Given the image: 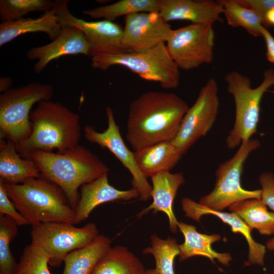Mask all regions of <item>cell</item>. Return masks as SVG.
<instances>
[{
    "label": "cell",
    "instance_id": "obj_1",
    "mask_svg": "<svg viewBox=\"0 0 274 274\" xmlns=\"http://www.w3.org/2000/svg\"><path fill=\"white\" fill-rule=\"evenodd\" d=\"M189 107L175 93L149 91L129 106L126 139L134 151L176 137Z\"/></svg>",
    "mask_w": 274,
    "mask_h": 274
},
{
    "label": "cell",
    "instance_id": "obj_2",
    "mask_svg": "<svg viewBox=\"0 0 274 274\" xmlns=\"http://www.w3.org/2000/svg\"><path fill=\"white\" fill-rule=\"evenodd\" d=\"M26 158L35 162L41 177L63 191L74 210L80 198L79 188L109 171L95 154L79 144L60 153L33 151Z\"/></svg>",
    "mask_w": 274,
    "mask_h": 274
},
{
    "label": "cell",
    "instance_id": "obj_3",
    "mask_svg": "<svg viewBox=\"0 0 274 274\" xmlns=\"http://www.w3.org/2000/svg\"><path fill=\"white\" fill-rule=\"evenodd\" d=\"M31 132L25 140L15 144L19 154L26 158L39 150L64 152L78 145L81 137L80 116L59 102L44 100L30 113Z\"/></svg>",
    "mask_w": 274,
    "mask_h": 274
},
{
    "label": "cell",
    "instance_id": "obj_4",
    "mask_svg": "<svg viewBox=\"0 0 274 274\" xmlns=\"http://www.w3.org/2000/svg\"><path fill=\"white\" fill-rule=\"evenodd\" d=\"M3 183L16 209L32 226L49 222L77 224L75 210L55 183L41 176L19 184Z\"/></svg>",
    "mask_w": 274,
    "mask_h": 274
},
{
    "label": "cell",
    "instance_id": "obj_5",
    "mask_svg": "<svg viewBox=\"0 0 274 274\" xmlns=\"http://www.w3.org/2000/svg\"><path fill=\"white\" fill-rule=\"evenodd\" d=\"M224 80L227 92L232 96L235 106L234 122L226 139L227 147L233 149L251 139L256 133L262 98L274 85V69L265 70L261 83L255 88L252 87L248 76L236 71L228 73Z\"/></svg>",
    "mask_w": 274,
    "mask_h": 274
},
{
    "label": "cell",
    "instance_id": "obj_6",
    "mask_svg": "<svg viewBox=\"0 0 274 274\" xmlns=\"http://www.w3.org/2000/svg\"><path fill=\"white\" fill-rule=\"evenodd\" d=\"M91 61L93 68L101 71L122 66L144 80L158 83L164 89H175L179 84V68L165 43L142 51L97 55L91 57Z\"/></svg>",
    "mask_w": 274,
    "mask_h": 274
},
{
    "label": "cell",
    "instance_id": "obj_7",
    "mask_svg": "<svg viewBox=\"0 0 274 274\" xmlns=\"http://www.w3.org/2000/svg\"><path fill=\"white\" fill-rule=\"evenodd\" d=\"M52 86L34 82L10 88L0 95V139L16 144L26 139L31 132L30 110L36 103L50 100Z\"/></svg>",
    "mask_w": 274,
    "mask_h": 274
},
{
    "label": "cell",
    "instance_id": "obj_8",
    "mask_svg": "<svg viewBox=\"0 0 274 274\" xmlns=\"http://www.w3.org/2000/svg\"><path fill=\"white\" fill-rule=\"evenodd\" d=\"M260 146L259 141L255 139L242 143L231 158L219 164L215 172L213 189L201 197L199 203L212 210L222 211L238 201L260 198L261 189L246 190L242 187L241 182L247 159Z\"/></svg>",
    "mask_w": 274,
    "mask_h": 274
},
{
    "label": "cell",
    "instance_id": "obj_9",
    "mask_svg": "<svg viewBox=\"0 0 274 274\" xmlns=\"http://www.w3.org/2000/svg\"><path fill=\"white\" fill-rule=\"evenodd\" d=\"M31 243L49 256V264L57 267L70 252L86 246L99 234L96 225L89 223L81 227L63 222H49L33 226Z\"/></svg>",
    "mask_w": 274,
    "mask_h": 274
},
{
    "label": "cell",
    "instance_id": "obj_10",
    "mask_svg": "<svg viewBox=\"0 0 274 274\" xmlns=\"http://www.w3.org/2000/svg\"><path fill=\"white\" fill-rule=\"evenodd\" d=\"M213 26L191 23L173 29L166 45L179 69L188 71L212 62L215 45Z\"/></svg>",
    "mask_w": 274,
    "mask_h": 274
},
{
    "label": "cell",
    "instance_id": "obj_11",
    "mask_svg": "<svg viewBox=\"0 0 274 274\" xmlns=\"http://www.w3.org/2000/svg\"><path fill=\"white\" fill-rule=\"evenodd\" d=\"M219 106L217 82L211 77L201 88L193 105L189 108L176 137L172 142L183 155L212 129Z\"/></svg>",
    "mask_w": 274,
    "mask_h": 274
},
{
    "label": "cell",
    "instance_id": "obj_12",
    "mask_svg": "<svg viewBox=\"0 0 274 274\" xmlns=\"http://www.w3.org/2000/svg\"><path fill=\"white\" fill-rule=\"evenodd\" d=\"M68 1L54 2L53 9L61 27L69 26L80 30L90 45V56L125 52L123 46V28L107 20L88 21L74 16L69 11Z\"/></svg>",
    "mask_w": 274,
    "mask_h": 274
},
{
    "label": "cell",
    "instance_id": "obj_13",
    "mask_svg": "<svg viewBox=\"0 0 274 274\" xmlns=\"http://www.w3.org/2000/svg\"><path fill=\"white\" fill-rule=\"evenodd\" d=\"M108 127L102 132H98L89 125L84 127L85 138L88 142L96 144L102 148L108 149L129 172L131 176L132 188L139 193L140 198L147 201L151 197L152 186L139 168L134 156L124 143L117 125L111 108L106 110Z\"/></svg>",
    "mask_w": 274,
    "mask_h": 274
},
{
    "label": "cell",
    "instance_id": "obj_14",
    "mask_svg": "<svg viewBox=\"0 0 274 274\" xmlns=\"http://www.w3.org/2000/svg\"><path fill=\"white\" fill-rule=\"evenodd\" d=\"M173 29L159 12H141L124 18L123 46L125 51L139 52L165 43Z\"/></svg>",
    "mask_w": 274,
    "mask_h": 274
},
{
    "label": "cell",
    "instance_id": "obj_15",
    "mask_svg": "<svg viewBox=\"0 0 274 274\" xmlns=\"http://www.w3.org/2000/svg\"><path fill=\"white\" fill-rule=\"evenodd\" d=\"M78 54L90 56V45L80 30L65 26L62 27L59 36L50 43L30 48L26 53V57L29 60H37L34 70L39 74L54 59Z\"/></svg>",
    "mask_w": 274,
    "mask_h": 274
},
{
    "label": "cell",
    "instance_id": "obj_16",
    "mask_svg": "<svg viewBox=\"0 0 274 274\" xmlns=\"http://www.w3.org/2000/svg\"><path fill=\"white\" fill-rule=\"evenodd\" d=\"M181 204L185 216L188 218L199 221L202 216L211 215L229 225L233 233L241 234L246 239L249 247L248 260L245 262V266L264 265L266 247L254 241L251 233L253 229L235 213L212 210L187 197L182 199Z\"/></svg>",
    "mask_w": 274,
    "mask_h": 274
},
{
    "label": "cell",
    "instance_id": "obj_17",
    "mask_svg": "<svg viewBox=\"0 0 274 274\" xmlns=\"http://www.w3.org/2000/svg\"><path fill=\"white\" fill-rule=\"evenodd\" d=\"M159 12L167 22L187 20L193 24H214L223 20L219 1L160 0Z\"/></svg>",
    "mask_w": 274,
    "mask_h": 274
},
{
    "label": "cell",
    "instance_id": "obj_18",
    "mask_svg": "<svg viewBox=\"0 0 274 274\" xmlns=\"http://www.w3.org/2000/svg\"><path fill=\"white\" fill-rule=\"evenodd\" d=\"M140 197L139 192L132 188L126 190L115 188L109 183L108 173L83 185L75 209L76 224L85 220L98 206L117 200L128 201Z\"/></svg>",
    "mask_w": 274,
    "mask_h": 274
},
{
    "label": "cell",
    "instance_id": "obj_19",
    "mask_svg": "<svg viewBox=\"0 0 274 274\" xmlns=\"http://www.w3.org/2000/svg\"><path fill=\"white\" fill-rule=\"evenodd\" d=\"M152 203L138 214L141 217L147 212H162L167 216L170 231L176 233L178 230L179 222L173 210L174 202L179 188L184 184L185 179L181 172L171 173L163 172L152 177Z\"/></svg>",
    "mask_w": 274,
    "mask_h": 274
},
{
    "label": "cell",
    "instance_id": "obj_20",
    "mask_svg": "<svg viewBox=\"0 0 274 274\" xmlns=\"http://www.w3.org/2000/svg\"><path fill=\"white\" fill-rule=\"evenodd\" d=\"M179 230L184 237V243L180 245L179 260L183 261L194 256L207 257L212 261L217 259L221 264L227 266L232 260L228 253H218L212 245L220 240L218 234H206L198 232L195 226L179 222Z\"/></svg>",
    "mask_w": 274,
    "mask_h": 274
},
{
    "label": "cell",
    "instance_id": "obj_21",
    "mask_svg": "<svg viewBox=\"0 0 274 274\" xmlns=\"http://www.w3.org/2000/svg\"><path fill=\"white\" fill-rule=\"evenodd\" d=\"M133 153L139 168L147 178L170 172L183 155L172 142L159 143Z\"/></svg>",
    "mask_w": 274,
    "mask_h": 274
},
{
    "label": "cell",
    "instance_id": "obj_22",
    "mask_svg": "<svg viewBox=\"0 0 274 274\" xmlns=\"http://www.w3.org/2000/svg\"><path fill=\"white\" fill-rule=\"evenodd\" d=\"M41 176L35 162L22 157L10 140L0 139V180L9 184H19Z\"/></svg>",
    "mask_w": 274,
    "mask_h": 274
},
{
    "label": "cell",
    "instance_id": "obj_23",
    "mask_svg": "<svg viewBox=\"0 0 274 274\" xmlns=\"http://www.w3.org/2000/svg\"><path fill=\"white\" fill-rule=\"evenodd\" d=\"M62 27L54 10L44 12L38 18H22L0 24V46L8 43L20 35L41 32L46 33L52 41L60 34Z\"/></svg>",
    "mask_w": 274,
    "mask_h": 274
},
{
    "label": "cell",
    "instance_id": "obj_24",
    "mask_svg": "<svg viewBox=\"0 0 274 274\" xmlns=\"http://www.w3.org/2000/svg\"><path fill=\"white\" fill-rule=\"evenodd\" d=\"M111 247L110 238L99 234L88 245L66 256L62 274H92L99 261Z\"/></svg>",
    "mask_w": 274,
    "mask_h": 274
},
{
    "label": "cell",
    "instance_id": "obj_25",
    "mask_svg": "<svg viewBox=\"0 0 274 274\" xmlns=\"http://www.w3.org/2000/svg\"><path fill=\"white\" fill-rule=\"evenodd\" d=\"M252 229L263 235L274 234V212L268 210L260 198L248 199L236 202L229 207Z\"/></svg>",
    "mask_w": 274,
    "mask_h": 274
},
{
    "label": "cell",
    "instance_id": "obj_26",
    "mask_svg": "<svg viewBox=\"0 0 274 274\" xmlns=\"http://www.w3.org/2000/svg\"><path fill=\"white\" fill-rule=\"evenodd\" d=\"M140 260L125 247H111L100 259L92 274H145Z\"/></svg>",
    "mask_w": 274,
    "mask_h": 274
},
{
    "label": "cell",
    "instance_id": "obj_27",
    "mask_svg": "<svg viewBox=\"0 0 274 274\" xmlns=\"http://www.w3.org/2000/svg\"><path fill=\"white\" fill-rule=\"evenodd\" d=\"M160 0H120L113 4L83 10L92 18L114 21L119 17L141 12H159Z\"/></svg>",
    "mask_w": 274,
    "mask_h": 274
},
{
    "label": "cell",
    "instance_id": "obj_28",
    "mask_svg": "<svg viewBox=\"0 0 274 274\" xmlns=\"http://www.w3.org/2000/svg\"><path fill=\"white\" fill-rule=\"evenodd\" d=\"M228 24L232 27H242L254 37H261L263 21L254 10L245 7L236 0H219Z\"/></svg>",
    "mask_w": 274,
    "mask_h": 274
},
{
    "label": "cell",
    "instance_id": "obj_29",
    "mask_svg": "<svg viewBox=\"0 0 274 274\" xmlns=\"http://www.w3.org/2000/svg\"><path fill=\"white\" fill-rule=\"evenodd\" d=\"M180 245L175 238L162 239L156 234L151 236V246L143 253L150 254L155 261V270L159 274H175L174 261L180 254Z\"/></svg>",
    "mask_w": 274,
    "mask_h": 274
},
{
    "label": "cell",
    "instance_id": "obj_30",
    "mask_svg": "<svg viewBox=\"0 0 274 274\" xmlns=\"http://www.w3.org/2000/svg\"><path fill=\"white\" fill-rule=\"evenodd\" d=\"M18 225L10 217L0 215V273L16 274L18 264L13 256L10 244L18 233Z\"/></svg>",
    "mask_w": 274,
    "mask_h": 274
},
{
    "label": "cell",
    "instance_id": "obj_31",
    "mask_svg": "<svg viewBox=\"0 0 274 274\" xmlns=\"http://www.w3.org/2000/svg\"><path fill=\"white\" fill-rule=\"evenodd\" d=\"M53 6L50 0H1L0 18L2 22L14 21L31 12H45Z\"/></svg>",
    "mask_w": 274,
    "mask_h": 274
},
{
    "label": "cell",
    "instance_id": "obj_32",
    "mask_svg": "<svg viewBox=\"0 0 274 274\" xmlns=\"http://www.w3.org/2000/svg\"><path fill=\"white\" fill-rule=\"evenodd\" d=\"M49 261L48 254L31 243L23 250L16 274H51L48 266Z\"/></svg>",
    "mask_w": 274,
    "mask_h": 274
},
{
    "label": "cell",
    "instance_id": "obj_33",
    "mask_svg": "<svg viewBox=\"0 0 274 274\" xmlns=\"http://www.w3.org/2000/svg\"><path fill=\"white\" fill-rule=\"evenodd\" d=\"M0 215L13 219L18 226L28 225L27 221L16 209L5 190L4 183L0 181Z\"/></svg>",
    "mask_w": 274,
    "mask_h": 274
},
{
    "label": "cell",
    "instance_id": "obj_34",
    "mask_svg": "<svg viewBox=\"0 0 274 274\" xmlns=\"http://www.w3.org/2000/svg\"><path fill=\"white\" fill-rule=\"evenodd\" d=\"M259 181L261 186L260 199L274 212V175L270 172L263 173Z\"/></svg>",
    "mask_w": 274,
    "mask_h": 274
},
{
    "label": "cell",
    "instance_id": "obj_35",
    "mask_svg": "<svg viewBox=\"0 0 274 274\" xmlns=\"http://www.w3.org/2000/svg\"><path fill=\"white\" fill-rule=\"evenodd\" d=\"M241 5L252 9L261 18L264 23L265 14L269 10L274 8V0H236Z\"/></svg>",
    "mask_w": 274,
    "mask_h": 274
},
{
    "label": "cell",
    "instance_id": "obj_36",
    "mask_svg": "<svg viewBox=\"0 0 274 274\" xmlns=\"http://www.w3.org/2000/svg\"><path fill=\"white\" fill-rule=\"evenodd\" d=\"M261 33L266 45V59L269 62L274 64V37L264 26L261 28Z\"/></svg>",
    "mask_w": 274,
    "mask_h": 274
},
{
    "label": "cell",
    "instance_id": "obj_37",
    "mask_svg": "<svg viewBox=\"0 0 274 274\" xmlns=\"http://www.w3.org/2000/svg\"><path fill=\"white\" fill-rule=\"evenodd\" d=\"M12 84V79L9 77H2L0 78V92H4L10 89Z\"/></svg>",
    "mask_w": 274,
    "mask_h": 274
},
{
    "label": "cell",
    "instance_id": "obj_38",
    "mask_svg": "<svg viewBox=\"0 0 274 274\" xmlns=\"http://www.w3.org/2000/svg\"><path fill=\"white\" fill-rule=\"evenodd\" d=\"M270 26H274V8L267 11L264 17V26L268 28Z\"/></svg>",
    "mask_w": 274,
    "mask_h": 274
},
{
    "label": "cell",
    "instance_id": "obj_39",
    "mask_svg": "<svg viewBox=\"0 0 274 274\" xmlns=\"http://www.w3.org/2000/svg\"><path fill=\"white\" fill-rule=\"evenodd\" d=\"M265 247L269 251L274 252V237L266 242Z\"/></svg>",
    "mask_w": 274,
    "mask_h": 274
},
{
    "label": "cell",
    "instance_id": "obj_40",
    "mask_svg": "<svg viewBox=\"0 0 274 274\" xmlns=\"http://www.w3.org/2000/svg\"><path fill=\"white\" fill-rule=\"evenodd\" d=\"M145 274H159L155 268L146 270Z\"/></svg>",
    "mask_w": 274,
    "mask_h": 274
},
{
    "label": "cell",
    "instance_id": "obj_41",
    "mask_svg": "<svg viewBox=\"0 0 274 274\" xmlns=\"http://www.w3.org/2000/svg\"><path fill=\"white\" fill-rule=\"evenodd\" d=\"M271 92L274 94V90L271 91Z\"/></svg>",
    "mask_w": 274,
    "mask_h": 274
},
{
    "label": "cell",
    "instance_id": "obj_42",
    "mask_svg": "<svg viewBox=\"0 0 274 274\" xmlns=\"http://www.w3.org/2000/svg\"><path fill=\"white\" fill-rule=\"evenodd\" d=\"M264 274H268V273H265Z\"/></svg>",
    "mask_w": 274,
    "mask_h": 274
},
{
    "label": "cell",
    "instance_id": "obj_43",
    "mask_svg": "<svg viewBox=\"0 0 274 274\" xmlns=\"http://www.w3.org/2000/svg\"><path fill=\"white\" fill-rule=\"evenodd\" d=\"M0 274H2V273H0Z\"/></svg>",
    "mask_w": 274,
    "mask_h": 274
}]
</instances>
